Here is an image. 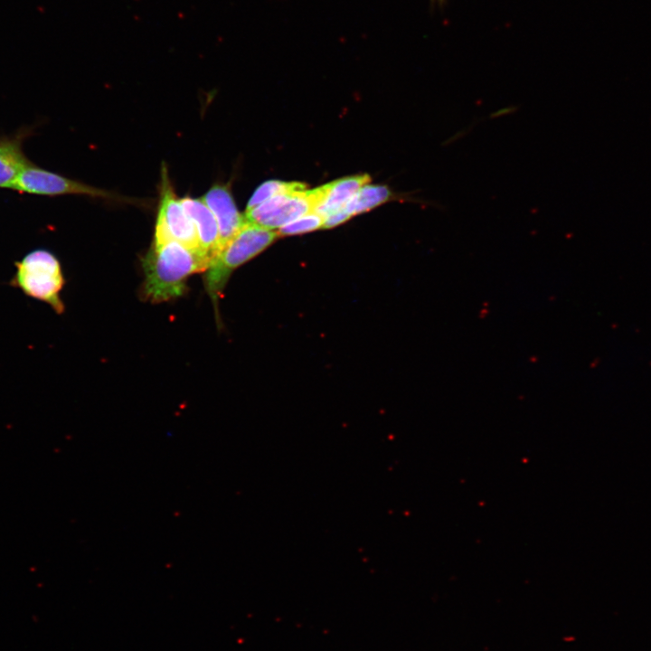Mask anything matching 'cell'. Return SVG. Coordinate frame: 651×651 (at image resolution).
Here are the masks:
<instances>
[{
    "instance_id": "obj_13",
    "label": "cell",
    "mask_w": 651,
    "mask_h": 651,
    "mask_svg": "<svg viewBox=\"0 0 651 651\" xmlns=\"http://www.w3.org/2000/svg\"><path fill=\"white\" fill-rule=\"evenodd\" d=\"M324 217L316 212L304 214L280 227L277 232L278 237L310 232L323 228Z\"/></svg>"
},
{
    "instance_id": "obj_10",
    "label": "cell",
    "mask_w": 651,
    "mask_h": 651,
    "mask_svg": "<svg viewBox=\"0 0 651 651\" xmlns=\"http://www.w3.org/2000/svg\"><path fill=\"white\" fill-rule=\"evenodd\" d=\"M394 196L392 190L386 185L367 184L357 192L344 209L352 217L368 212Z\"/></svg>"
},
{
    "instance_id": "obj_7",
    "label": "cell",
    "mask_w": 651,
    "mask_h": 651,
    "mask_svg": "<svg viewBox=\"0 0 651 651\" xmlns=\"http://www.w3.org/2000/svg\"><path fill=\"white\" fill-rule=\"evenodd\" d=\"M201 199L217 220L222 249L241 230L246 219L238 211L231 193L226 185L214 184Z\"/></svg>"
},
{
    "instance_id": "obj_8",
    "label": "cell",
    "mask_w": 651,
    "mask_h": 651,
    "mask_svg": "<svg viewBox=\"0 0 651 651\" xmlns=\"http://www.w3.org/2000/svg\"><path fill=\"white\" fill-rule=\"evenodd\" d=\"M181 202L196 228L201 251L211 262L221 249L217 220L201 198L185 196Z\"/></svg>"
},
{
    "instance_id": "obj_6",
    "label": "cell",
    "mask_w": 651,
    "mask_h": 651,
    "mask_svg": "<svg viewBox=\"0 0 651 651\" xmlns=\"http://www.w3.org/2000/svg\"><path fill=\"white\" fill-rule=\"evenodd\" d=\"M13 188L38 194H86L95 198L120 202H123L125 199L108 191L28 165L21 172Z\"/></svg>"
},
{
    "instance_id": "obj_15",
    "label": "cell",
    "mask_w": 651,
    "mask_h": 651,
    "mask_svg": "<svg viewBox=\"0 0 651 651\" xmlns=\"http://www.w3.org/2000/svg\"><path fill=\"white\" fill-rule=\"evenodd\" d=\"M436 1H438V2H439V3H442V2H444L445 0H436Z\"/></svg>"
},
{
    "instance_id": "obj_9",
    "label": "cell",
    "mask_w": 651,
    "mask_h": 651,
    "mask_svg": "<svg viewBox=\"0 0 651 651\" xmlns=\"http://www.w3.org/2000/svg\"><path fill=\"white\" fill-rule=\"evenodd\" d=\"M370 180L368 175H357L328 183V191L315 212L325 218L344 208L363 185L369 184Z\"/></svg>"
},
{
    "instance_id": "obj_3",
    "label": "cell",
    "mask_w": 651,
    "mask_h": 651,
    "mask_svg": "<svg viewBox=\"0 0 651 651\" xmlns=\"http://www.w3.org/2000/svg\"><path fill=\"white\" fill-rule=\"evenodd\" d=\"M11 284L36 300L48 304L56 313L64 311L61 291L65 280L61 263L46 250H34L14 263Z\"/></svg>"
},
{
    "instance_id": "obj_5",
    "label": "cell",
    "mask_w": 651,
    "mask_h": 651,
    "mask_svg": "<svg viewBox=\"0 0 651 651\" xmlns=\"http://www.w3.org/2000/svg\"><path fill=\"white\" fill-rule=\"evenodd\" d=\"M154 239L176 241L202 252L196 228L184 211L181 199L176 196L165 166L161 172L160 202Z\"/></svg>"
},
{
    "instance_id": "obj_14",
    "label": "cell",
    "mask_w": 651,
    "mask_h": 651,
    "mask_svg": "<svg viewBox=\"0 0 651 651\" xmlns=\"http://www.w3.org/2000/svg\"><path fill=\"white\" fill-rule=\"evenodd\" d=\"M350 218L351 217L346 212V211L344 208H342L335 212H332L331 214H329L324 218L323 228L330 229V228L335 227L339 224L344 223Z\"/></svg>"
},
{
    "instance_id": "obj_2",
    "label": "cell",
    "mask_w": 651,
    "mask_h": 651,
    "mask_svg": "<svg viewBox=\"0 0 651 651\" xmlns=\"http://www.w3.org/2000/svg\"><path fill=\"white\" fill-rule=\"evenodd\" d=\"M278 238L277 231L248 222L229 240L204 271V287L214 309L231 273L250 260Z\"/></svg>"
},
{
    "instance_id": "obj_4",
    "label": "cell",
    "mask_w": 651,
    "mask_h": 651,
    "mask_svg": "<svg viewBox=\"0 0 651 651\" xmlns=\"http://www.w3.org/2000/svg\"><path fill=\"white\" fill-rule=\"evenodd\" d=\"M328 191V184L312 190H302L277 195L261 204L246 210L248 222L273 230L295 219L315 212Z\"/></svg>"
},
{
    "instance_id": "obj_1",
    "label": "cell",
    "mask_w": 651,
    "mask_h": 651,
    "mask_svg": "<svg viewBox=\"0 0 651 651\" xmlns=\"http://www.w3.org/2000/svg\"><path fill=\"white\" fill-rule=\"evenodd\" d=\"M210 260L199 250L172 240L153 241L142 259L145 279L141 297L161 303L182 297L187 290V279L205 271Z\"/></svg>"
},
{
    "instance_id": "obj_11",
    "label": "cell",
    "mask_w": 651,
    "mask_h": 651,
    "mask_svg": "<svg viewBox=\"0 0 651 651\" xmlns=\"http://www.w3.org/2000/svg\"><path fill=\"white\" fill-rule=\"evenodd\" d=\"M26 166L27 161L17 146L0 145V187L13 188L19 175Z\"/></svg>"
},
{
    "instance_id": "obj_12",
    "label": "cell",
    "mask_w": 651,
    "mask_h": 651,
    "mask_svg": "<svg viewBox=\"0 0 651 651\" xmlns=\"http://www.w3.org/2000/svg\"><path fill=\"white\" fill-rule=\"evenodd\" d=\"M306 189L307 185L300 182L266 181L255 190L246 210L254 208L277 195Z\"/></svg>"
}]
</instances>
